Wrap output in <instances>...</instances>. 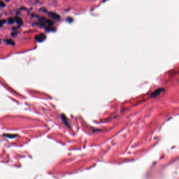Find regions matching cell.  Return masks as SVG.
Here are the masks:
<instances>
[{
  "label": "cell",
  "instance_id": "52a82bcc",
  "mask_svg": "<svg viewBox=\"0 0 179 179\" xmlns=\"http://www.w3.org/2000/svg\"><path fill=\"white\" fill-rule=\"evenodd\" d=\"M5 22V20H0V28H1L3 24Z\"/></svg>",
  "mask_w": 179,
  "mask_h": 179
},
{
  "label": "cell",
  "instance_id": "3957f363",
  "mask_svg": "<svg viewBox=\"0 0 179 179\" xmlns=\"http://www.w3.org/2000/svg\"><path fill=\"white\" fill-rule=\"evenodd\" d=\"M14 21H15L17 24H18L20 25H22V24H23V22H22V20H21V18H20L19 17L16 16V17H15Z\"/></svg>",
  "mask_w": 179,
  "mask_h": 179
},
{
  "label": "cell",
  "instance_id": "ba28073f",
  "mask_svg": "<svg viewBox=\"0 0 179 179\" xmlns=\"http://www.w3.org/2000/svg\"><path fill=\"white\" fill-rule=\"evenodd\" d=\"M0 6H1L2 7H4L5 6V4L2 1H0Z\"/></svg>",
  "mask_w": 179,
  "mask_h": 179
},
{
  "label": "cell",
  "instance_id": "5b68a950",
  "mask_svg": "<svg viewBox=\"0 0 179 179\" xmlns=\"http://www.w3.org/2000/svg\"><path fill=\"white\" fill-rule=\"evenodd\" d=\"M7 21H8V23L9 24H13L14 23V20L13 19V18H9V19H8V20H7Z\"/></svg>",
  "mask_w": 179,
  "mask_h": 179
},
{
  "label": "cell",
  "instance_id": "7a4b0ae2",
  "mask_svg": "<svg viewBox=\"0 0 179 179\" xmlns=\"http://www.w3.org/2000/svg\"><path fill=\"white\" fill-rule=\"evenodd\" d=\"M49 14L52 18H54V19H55L56 20H59L60 19V17L59 15L54 12H50Z\"/></svg>",
  "mask_w": 179,
  "mask_h": 179
},
{
  "label": "cell",
  "instance_id": "6da1fadb",
  "mask_svg": "<svg viewBox=\"0 0 179 179\" xmlns=\"http://www.w3.org/2000/svg\"><path fill=\"white\" fill-rule=\"evenodd\" d=\"M45 38H46V36L44 34H41L37 35L35 37V39L38 42H42Z\"/></svg>",
  "mask_w": 179,
  "mask_h": 179
},
{
  "label": "cell",
  "instance_id": "8992f818",
  "mask_svg": "<svg viewBox=\"0 0 179 179\" xmlns=\"http://www.w3.org/2000/svg\"><path fill=\"white\" fill-rule=\"evenodd\" d=\"M17 135H10V134H7V135H4V136H6L7 137L11 138H14L16 137Z\"/></svg>",
  "mask_w": 179,
  "mask_h": 179
},
{
  "label": "cell",
  "instance_id": "277c9868",
  "mask_svg": "<svg viewBox=\"0 0 179 179\" xmlns=\"http://www.w3.org/2000/svg\"><path fill=\"white\" fill-rule=\"evenodd\" d=\"M6 42L7 44L11 45H15V43L13 42L12 40H11V39H6Z\"/></svg>",
  "mask_w": 179,
  "mask_h": 179
},
{
  "label": "cell",
  "instance_id": "9c48e42d",
  "mask_svg": "<svg viewBox=\"0 0 179 179\" xmlns=\"http://www.w3.org/2000/svg\"><path fill=\"white\" fill-rule=\"evenodd\" d=\"M5 1H9V0H5Z\"/></svg>",
  "mask_w": 179,
  "mask_h": 179
}]
</instances>
